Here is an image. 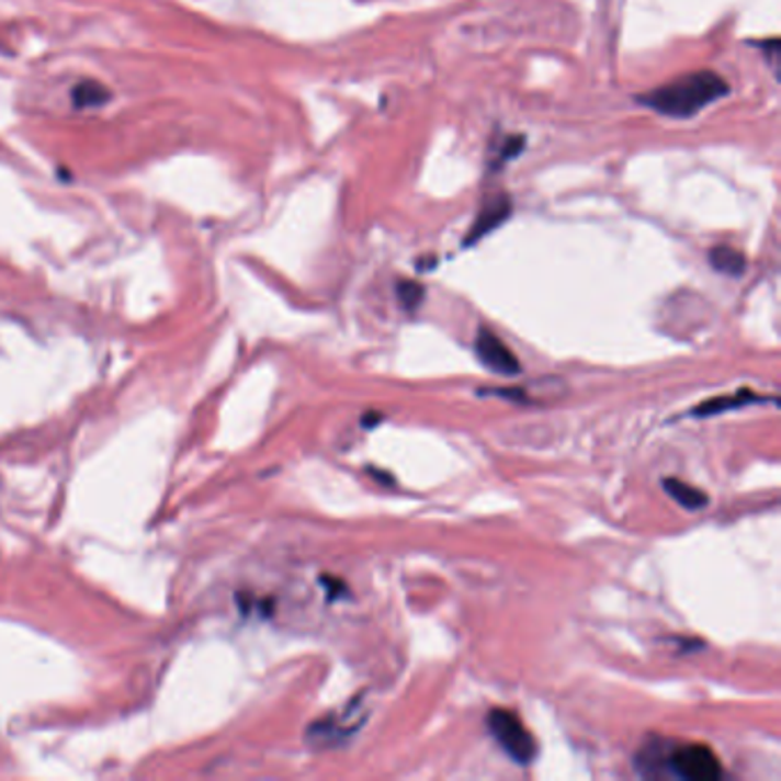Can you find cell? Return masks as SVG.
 I'll return each instance as SVG.
<instances>
[{"instance_id": "obj_9", "label": "cell", "mask_w": 781, "mask_h": 781, "mask_svg": "<svg viewBox=\"0 0 781 781\" xmlns=\"http://www.w3.org/2000/svg\"><path fill=\"white\" fill-rule=\"evenodd\" d=\"M73 103L78 109H92V106H101V103H106L111 99V92L99 86L97 81H86L81 86L73 88Z\"/></svg>"}, {"instance_id": "obj_11", "label": "cell", "mask_w": 781, "mask_h": 781, "mask_svg": "<svg viewBox=\"0 0 781 781\" xmlns=\"http://www.w3.org/2000/svg\"><path fill=\"white\" fill-rule=\"evenodd\" d=\"M425 296H427V292H425V286L420 282H415V280H399L397 282V298L404 305V309L415 312L422 305Z\"/></svg>"}, {"instance_id": "obj_10", "label": "cell", "mask_w": 781, "mask_h": 781, "mask_svg": "<svg viewBox=\"0 0 781 781\" xmlns=\"http://www.w3.org/2000/svg\"><path fill=\"white\" fill-rule=\"evenodd\" d=\"M525 149V136H507L502 138V143L498 147H493V151H496V159L490 161V170H502L505 163H509L511 159H516V156Z\"/></svg>"}, {"instance_id": "obj_1", "label": "cell", "mask_w": 781, "mask_h": 781, "mask_svg": "<svg viewBox=\"0 0 781 781\" xmlns=\"http://www.w3.org/2000/svg\"><path fill=\"white\" fill-rule=\"evenodd\" d=\"M728 83L715 71H692L683 73L676 81H669L660 88L637 94V103L648 111H654L665 117L688 120L699 111L709 109L711 103L724 99L728 94Z\"/></svg>"}, {"instance_id": "obj_8", "label": "cell", "mask_w": 781, "mask_h": 781, "mask_svg": "<svg viewBox=\"0 0 781 781\" xmlns=\"http://www.w3.org/2000/svg\"><path fill=\"white\" fill-rule=\"evenodd\" d=\"M665 490H667V496L674 498L676 502H679L683 509H690V511H699V509H704L709 505V496L706 493H701L699 488L681 482V479H665L663 482Z\"/></svg>"}, {"instance_id": "obj_7", "label": "cell", "mask_w": 781, "mask_h": 781, "mask_svg": "<svg viewBox=\"0 0 781 781\" xmlns=\"http://www.w3.org/2000/svg\"><path fill=\"white\" fill-rule=\"evenodd\" d=\"M709 262L717 273L732 275V278H740L747 269V259L740 250L732 248V246H715L709 252Z\"/></svg>"}, {"instance_id": "obj_12", "label": "cell", "mask_w": 781, "mask_h": 781, "mask_svg": "<svg viewBox=\"0 0 781 781\" xmlns=\"http://www.w3.org/2000/svg\"><path fill=\"white\" fill-rule=\"evenodd\" d=\"M370 415H372V418H364V420H362V425H364V427H372V425H376V422H381V420H383V418H381V412H370Z\"/></svg>"}, {"instance_id": "obj_2", "label": "cell", "mask_w": 781, "mask_h": 781, "mask_svg": "<svg viewBox=\"0 0 781 781\" xmlns=\"http://www.w3.org/2000/svg\"><path fill=\"white\" fill-rule=\"evenodd\" d=\"M486 724L493 738L500 743V747L507 751V757L511 761H516L518 766H530L536 759V751H539L536 740L516 713L496 709L488 713Z\"/></svg>"}, {"instance_id": "obj_5", "label": "cell", "mask_w": 781, "mask_h": 781, "mask_svg": "<svg viewBox=\"0 0 781 781\" xmlns=\"http://www.w3.org/2000/svg\"><path fill=\"white\" fill-rule=\"evenodd\" d=\"M511 212H513V202H511L509 193H498V195L486 197L471 231L465 234L463 246L467 248V246H475L477 241H482L486 234H490L493 229H498L502 223H507L511 218Z\"/></svg>"}, {"instance_id": "obj_6", "label": "cell", "mask_w": 781, "mask_h": 781, "mask_svg": "<svg viewBox=\"0 0 781 781\" xmlns=\"http://www.w3.org/2000/svg\"><path fill=\"white\" fill-rule=\"evenodd\" d=\"M759 401H766V397L754 395V393H749V389H740L738 395H722L711 401H704L694 410H690V415L692 418H713V415H722L724 410H736V408H745L749 404H759Z\"/></svg>"}, {"instance_id": "obj_3", "label": "cell", "mask_w": 781, "mask_h": 781, "mask_svg": "<svg viewBox=\"0 0 781 781\" xmlns=\"http://www.w3.org/2000/svg\"><path fill=\"white\" fill-rule=\"evenodd\" d=\"M663 766L674 777H681L688 781H715L724 777L720 759L706 745L676 747L663 759Z\"/></svg>"}, {"instance_id": "obj_4", "label": "cell", "mask_w": 781, "mask_h": 781, "mask_svg": "<svg viewBox=\"0 0 781 781\" xmlns=\"http://www.w3.org/2000/svg\"><path fill=\"white\" fill-rule=\"evenodd\" d=\"M477 355L486 370L496 372L500 376H516L520 374V362L516 353L500 340L496 332H490L488 328H482L477 335Z\"/></svg>"}]
</instances>
